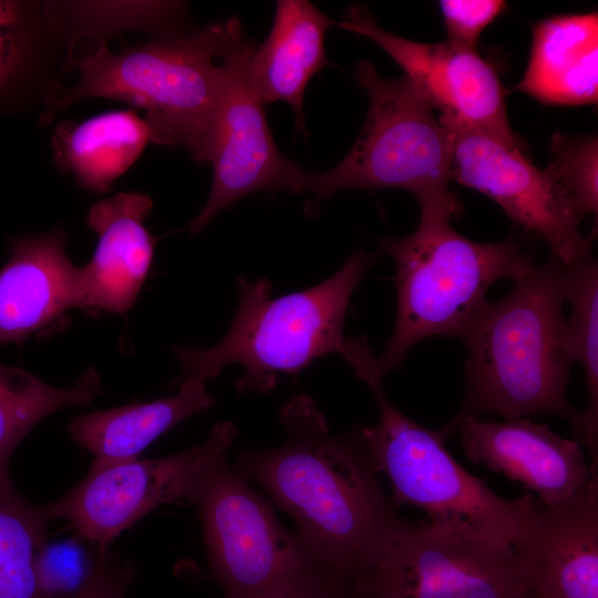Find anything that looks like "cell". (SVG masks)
<instances>
[{
  "mask_svg": "<svg viewBox=\"0 0 598 598\" xmlns=\"http://www.w3.org/2000/svg\"><path fill=\"white\" fill-rule=\"evenodd\" d=\"M514 546L534 567V598H598V475L560 505L540 503Z\"/></svg>",
  "mask_w": 598,
  "mask_h": 598,
  "instance_id": "9a60e30c",
  "label": "cell"
},
{
  "mask_svg": "<svg viewBox=\"0 0 598 598\" xmlns=\"http://www.w3.org/2000/svg\"><path fill=\"white\" fill-rule=\"evenodd\" d=\"M296 598H359L354 592H338V591H328V592H312L302 595Z\"/></svg>",
  "mask_w": 598,
  "mask_h": 598,
  "instance_id": "f546056e",
  "label": "cell"
},
{
  "mask_svg": "<svg viewBox=\"0 0 598 598\" xmlns=\"http://www.w3.org/2000/svg\"><path fill=\"white\" fill-rule=\"evenodd\" d=\"M240 30L239 19L231 17L190 35H165L118 53L101 42L74 61L78 84L53 99L41 122L83 99H115L145 111L152 143L210 163L224 94L223 66L216 61Z\"/></svg>",
  "mask_w": 598,
  "mask_h": 598,
  "instance_id": "277c9868",
  "label": "cell"
},
{
  "mask_svg": "<svg viewBox=\"0 0 598 598\" xmlns=\"http://www.w3.org/2000/svg\"><path fill=\"white\" fill-rule=\"evenodd\" d=\"M563 291L571 307L569 347L574 362L584 369L589 398L573 436L587 447L590 468L598 472V264L592 254L563 265Z\"/></svg>",
  "mask_w": 598,
  "mask_h": 598,
  "instance_id": "603a6c76",
  "label": "cell"
},
{
  "mask_svg": "<svg viewBox=\"0 0 598 598\" xmlns=\"http://www.w3.org/2000/svg\"><path fill=\"white\" fill-rule=\"evenodd\" d=\"M534 567L514 545L453 520L419 524L354 586L360 598H524Z\"/></svg>",
  "mask_w": 598,
  "mask_h": 598,
  "instance_id": "9c48e42d",
  "label": "cell"
},
{
  "mask_svg": "<svg viewBox=\"0 0 598 598\" xmlns=\"http://www.w3.org/2000/svg\"><path fill=\"white\" fill-rule=\"evenodd\" d=\"M197 505L212 577L224 598H296L347 591L323 577L270 502L226 461L203 481Z\"/></svg>",
  "mask_w": 598,
  "mask_h": 598,
  "instance_id": "52a82bcc",
  "label": "cell"
},
{
  "mask_svg": "<svg viewBox=\"0 0 598 598\" xmlns=\"http://www.w3.org/2000/svg\"><path fill=\"white\" fill-rule=\"evenodd\" d=\"M93 565L74 540L47 543L37 556V574L44 598H74L90 577Z\"/></svg>",
  "mask_w": 598,
  "mask_h": 598,
  "instance_id": "484cf974",
  "label": "cell"
},
{
  "mask_svg": "<svg viewBox=\"0 0 598 598\" xmlns=\"http://www.w3.org/2000/svg\"><path fill=\"white\" fill-rule=\"evenodd\" d=\"M439 120L451 138L453 181L494 200L513 221L540 237L563 265L591 254L594 235L580 231L584 216L546 171L460 118Z\"/></svg>",
  "mask_w": 598,
  "mask_h": 598,
  "instance_id": "8fae6325",
  "label": "cell"
},
{
  "mask_svg": "<svg viewBox=\"0 0 598 598\" xmlns=\"http://www.w3.org/2000/svg\"><path fill=\"white\" fill-rule=\"evenodd\" d=\"M336 25L377 43L405 72L440 115L462 120L511 150L523 152L512 130L498 74L476 48L451 41L415 42L385 31L361 6L350 7Z\"/></svg>",
  "mask_w": 598,
  "mask_h": 598,
  "instance_id": "4fadbf2b",
  "label": "cell"
},
{
  "mask_svg": "<svg viewBox=\"0 0 598 598\" xmlns=\"http://www.w3.org/2000/svg\"><path fill=\"white\" fill-rule=\"evenodd\" d=\"M332 25L336 21L310 1L279 0L266 40L250 55L249 76L260 101L288 103L301 131L303 95L312 76L328 64L324 39Z\"/></svg>",
  "mask_w": 598,
  "mask_h": 598,
  "instance_id": "ac0fdd59",
  "label": "cell"
},
{
  "mask_svg": "<svg viewBox=\"0 0 598 598\" xmlns=\"http://www.w3.org/2000/svg\"><path fill=\"white\" fill-rule=\"evenodd\" d=\"M62 228L20 238L0 269V343H21L70 308H80L79 267Z\"/></svg>",
  "mask_w": 598,
  "mask_h": 598,
  "instance_id": "e0dca14e",
  "label": "cell"
},
{
  "mask_svg": "<svg viewBox=\"0 0 598 598\" xmlns=\"http://www.w3.org/2000/svg\"><path fill=\"white\" fill-rule=\"evenodd\" d=\"M50 520L45 506L14 488L0 492V598H44L37 556L48 543Z\"/></svg>",
  "mask_w": 598,
  "mask_h": 598,
  "instance_id": "cb8c5ba5",
  "label": "cell"
},
{
  "mask_svg": "<svg viewBox=\"0 0 598 598\" xmlns=\"http://www.w3.org/2000/svg\"><path fill=\"white\" fill-rule=\"evenodd\" d=\"M465 456L535 492L547 507L570 498L594 475L580 444L529 417L464 420L457 427Z\"/></svg>",
  "mask_w": 598,
  "mask_h": 598,
  "instance_id": "5bb4252c",
  "label": "cell"
},
{
  "mask_svg": "<svg viewBox=\"0 0 598 598\" xmlns=\"http://www.w3.org/2000/svg\"><path fill=\"white\" fill-rule=\"evenodd\" d=\"M456 215L435 206L421 207L416 229L381 241V252L395 262L396 319L378 359L383 378L408 351L432 336L461 338L488 302L489 287L504 278H520L534 264L520 245L508 238L478 243L451 226Z\"/></svg>",
  "mask_w": 598,
  "mask_h": 598,
  "instance_id": "5b68a950",
  "label": "cell"
},
{
  "mask_svg": "<svg viewBox=\"0 0 598 598\" xmlns=\"http://www.w3.org/2000/svg\"><path fill=\"white\" fill-rule=\"evenodd\" d=\"M135 568L128 561L104 554L94 560L90 577L74 598H126Z\"/></svg>",
  "mask_w": 598,
  "mask_h": 598,
  "instance_id": "f1b7e54d",
  "label": "cell"
},
{
  "mask_svg": "<svg viewBox=\"0 0 598 598\" xmlns=\"http://www.w3.org/2000/svg\"><path fill=\"white\" fill-rule=\"evenodd\" d=\"M27 50V27L23 7L16 1L0 0V91L21 68Z\"/></svg>",
  "mask_w": 598,
  "mask_h": 598,
  "instance_id": "83f0119b",
  "label": "cell"
},
{
  "mask_svg": "<svg viewBox=\"0 0 598 598\" xmlns=\"http://www.w3.org/2000/svg\"><path fill=\"white\" fill-rule=\"evenodd\" d=\"M148 195L123 192L94 204L86 224L97 235L91 260L79 269L80 309L126 315L151 268L157 238L145 227Z\"/></svg>",
  "mask_w": 598,
  "mask_h": 598,
  "instance_id": "2e32d148",
  "label": "cell"
},
{
  "mask_svg": "<svg viewBox=\"0 0 598 598\" xmlns=\"http://www.w3.org/2000/svg\"><path fill=\"white\" fill-rule=\"evenodd\" d=\"M355 78L369 95V111L350 152L324 172H306L300 189L312 197L307 212L349 188H403L420 206L447 209L456 216L460 203L450 192L452 146L434 107L408 78L390 80L368 61L355 66Z\"/></svg>",
  "mask_w": 598,
  "mask_h": 598,
  "instance_id": "8992f818",
  "label": "cell"
},
{
  "mask_svg": "<svg viewBox=\"0 0 598 598\" xmlns=\"http://www.w3.org/2000/svg\"><path fill=\"white\" fill-rule=\"evenodd\" d=\"M563 264L534 262L511 291L487 302L461 336L467 348L464 401L444 427L448 440L468 417L505 420L553 414L568 420L573 435L581 412L567 398L574 359L564 315Z\"/></svg>",
  "mask_w": 598,
  "mask_h": 598,
  "instance_id": "7a4b0ae2",
  "label": "cell"
},
{
  "mask_svg": "<svg viewBox=\"0 0 598 598\" xmlns=\"http://www.w3.org/2000/svg\"><path fill=\"white\" fill-rule=\"evenodd\" d=\"M280 420L286 441L243 452L236 468L292 518L327 581L354 590L415 525L384 493L360 431L333 435L305 394L283 405Z\"/></svg>",
  "mask_w": 598,
  "mask_h": 598,
  "instance_id": "6da1fadb",
  "label": "cell"
},
{
  "mask_svg": "<svg viewBox=\"0 0 598 598\" xmlns=\"http://www.w3.org/2000/svg\"><path fill=\"white\" fill-rule=\"evenodd\" d=\"M255 45L244 29L229 41L220 62L224 94L212 157L213 182L206 204L188 225L198 234L224 209L252 193H299L305 171L278 148L249 76Z\"/></svg>",
  "mask_w": 598,
  "mask_h": 598,
  "instance_id": "7c38bea8",
  "label": "cell"
},
{
  "mask_svg": "<svg viewBox=\"0 0 598 598\" xmlns=\"http://www.w3.org/2000/svg\"><path fill=\"white\" fill-rule=\"evenodd\" d=\"M440 8L448 41L463 47L476 48L481 33L506 9V2L501 0H442Z\"/></svg>",
  "mask_w": 598,
  "mask_h": 598,
  "instance_id": "4316f807",
  "label": "cell"
},
{
  "mask_svg": "<svg viewBox=\"0 0 598 598\" xmlns=\"http://www.w3.org/2000/svg\"><path fill=\"white\" fill-rule=\"evenodd\" d=\"M515 90L550 105L598 99V14H563L534 25L527 68Z\"/></svg>",
  "mask_w": 598,
  "mask_h": 598,
  "instance_id": "d6986e66",
  "label": "cell"
},
{
  "mask_svg": "<svg viewBox=\"0 0 598 598\" xmlns=\"http://www.w3.org/2000/svg\"><path fill=\"white\" fill-rule=\"evenodd\" d=\"M237 436L230 422L216 424L203 443L153 460L92 464L89 473L59 501L47 505L50 519H65L104 554L125 529L158 506L194 503L205 477L220 463Z\"/></svg>",
  "mask_w": 598,
  "mask_h": 598,
  "instance_id": "30bf717a",
  "label": "cell"
},
{
  "mask_svg": "<svg viewBox=\"0 0 598 598\" xmlns=\"http://www.w3.org/2000/svg\"><path fill=\"white\" fill-rule=\"evenodd\" d=\"M101 391V379L92 368L72 386L58 388L25 370L0 364V492L14 488L9 460L37 424L58 410L92 402Z\"/></svg>",
  "mask_w": 598,
  "mask_h": 598,
  "instance_id": "7402d4cb",
  "label": "cell"
},
{
  "mask_svg": "<svg viewBox=\"0 0 598 598\" xmlns=\"http://www.w3.org/2000/svg\"><path fill=\"white\" fill-rule=\"evenodd\" d=\"M151 142L144 118L132 110L109 111L82 122L63 121L52 137L56 167L83 188L107 192Z\"/></svg>",
  "mask_w": 598,
  "mask_h": 598,
  "instance_id": "44dd1931",
  "label": "cell"
},
{
  "mask_svg": "<svg viewBox=\"0 0 598 598\" xmlns=\"http://www.w3.org/2000/svg\"><path fill=\"white\" fill-rule=\"evenodd\" d=\"M551 162L545 169L564 189L579 213L597 216L598 138L555 134L550 141Z\"/></svg>",
  "mask_w": 598,
  "mask_h": 598,
  "instance_id": "d4e9b609",
  "label": "cell"
},
{
  "mask_svg": "<svg viewBox=\"0 0 598 598\" xmlns=\"http://www.w3.org/2000/svg\"><path fill=\"white\" fill-rule=\"evenodd\" d=\"M369 388L380 419L360 432L378 473L390 481L393 503L421 508L429 520L464 523L515 545L540 502L532 495L507 499L496 494L454 460L440 430L404 414L389 400L381 382Z\"/></svg>",
  "mask_w": 598,
  "mask_h": 598,
  "instance_id": "ba28073f",
  "label": "cell"
},
{
  "mask_svg": "<svg viewBox=\"0 0 598 598\" xmlns=\"http://www.w3.org/2000/svg\"><path fill=\"white\" fill-rule=\"evenodd\" d=\"M524 598H534L533 592L529 596L524 597Z\"/></svg>",
  "mask_w": 598,
  "mask_h": 598,
  "instance_id": "4dcf8cb0",
  "label": "cell"
},
{
  "mask_svg": "<svg viewBox=\"0 0 598 598\" xmlns=\"http://www.w3.org/2000/svg\"><path fill=\"white\" fill-rule=\"evenodd\" d=\"M216 403L206 381L182 380L178 393L144 403H133L80 415L70 421L68 432L93 456L92 464L132 461L163 433L190 415Z\"/></svg>",
  "mask_w": 598,
  "mask_h": 598,
  "instance_id": "ffe728a7",
  "label": "cell"
},
{
  "mask_svg": "<svg viewBox=\"0 0 598 598\" xmlns=\"http://www.w3.org/2000/svg\"><path fill=\"white\" fill-rule=\"evenodd\" d=\"M372 261V255L358 249L327 280L276 298L268 279L239 278L238 307L226 336L206 349L174 348L181 381H207L238 363L244 369L239 393L268 392L279 374H297L330 353L343 357L355 377L367 380L378 372V359L364 338L346 337L344 321L351 295Z\"/></svg>",
  "mask_w": 598,
  "mask_h": 598,
  "instance_id": "3957f363",
  "label": "cell"
}]
</instances>
